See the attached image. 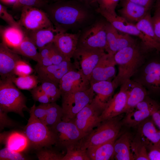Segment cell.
<instances>
[{
  "instance_id": "6da1fadb",
  "label": "cell",
  "mask_w": 160,
  "mask_h": 160,
  "mask_svg": "<svg viewBox=\"0 0 160 160\" xmlns=\"http://www.w3.org/2000/svg\"><path fill=\"white\" fill-rule=\"evenodd\" d=\"M43 8L58 32L81 31L94 22V13L96 12L93 7L73 0H58Z\"/></svg>"
},
{
  "instance_id": "7a4b0ae2",
  "label": "cell",
  "mask_w": 160,
  "mask_h": 160,
  "mask_svg": "<svg viewBox=\"0 0 160 160\" xmlns=\"http://www.w3.org/2000/svg\"><path fill=\"white\" fill-rule=\"evenodd\" d=\"M145 53L136 42L117 52L114 58L118 65L117 74L112 81L116 88L130 79L145 62Z\"/></svg>"
},
{
  "instance_id": "3957f363",
  "label": "cell",
  "mask_w": 160,
  "mask_h": 160,
  "mask_svg": "<svg viewBox=\"0 0 160 160\" xmlns=\"http://www.w3.org/2000/svg\"><path fill=\"white\" fill-rule=\"evenodd\" d=\"M121 123L118 116L103 121L88 134L78 143V146L82 150L98 145L118 137Z\"/></svg>"
},
{
  "instance_id": "277c9868",
  "label": "cell",
  "mask_w": 160,
  "mask_h": 160,
  "mask_svg": "<svg viewBox=\"0 0 160 160\" xmlns=\"http://www.w3.org/2000/svg\"><path fill=\"white\" fill-rule=\"evenodd\" d=\"M29 112L30 117L23 133L28 138L30 145L37 150L55 145V136L50 128L35 116L32 106Z\"/></svg>"
},
{
  "instance_id": "5b68a950",
  "label": "cell",
  "mask_w": 160,
  "mask_h": 160,
  "mask_svg": "<svg viewBox=\"0 0 160 160\" xmlns=\"http://www.w3.org/2000/svg\"><path fill=\"white\" fill-rule=\"evenodd\" d=\"M0 109L7 113L14 112L23 117V111L28 110L25 97L11 80H0Z\"/></svg>"
},
{
  "instance_id": "8992f818",
  "label": "cell",
  "mask_w": 160,
  "mask_h": 160,
  "mask_svg": "<svg viewBox=\"0 0 160 160\" xmlns=\"http://www.w3.org/2000/svg\"><path fill=\"white\" fill-rule=\"evenodd\" d=\"M131 79L141 84L148 92L160 94V59L145 60Z\"/></svg>"
},
{
  "instance_id": "52a82bcc",
  "label": "cell",
  "mask_w": 160,
  "mask_h": 160,
  "mask_svg": "<svg viewBox=\"0 0 160 160\" xmlns=\"http://www.w3.org/2000/svg\"><path fill=\"white\" fill-rule=\"evenodd\" d=\"M95 94L90 86L84 90L61 95L63 111L62 120L72 121L78 113L91 103Z\"/></svg>"
},
{
  "instance_id": "ba28073f",
  "label": "cell",
  "mask_w": 160,
  "mask_h": 160,
  "mask_svg": "<svg viewBox=\"0 0 160 160\" xmlns=\"http://www.w3.org/2000/svg\"><path fill=\"white\" fill-rule=\"evenodd\" d=\"M106 21L96 20L81 32L77 47L101 49L107 47Z\"/></svg>"
},
{
  "instance_id": "9c48e42d",
  "label": "cell",
  "mask_w": 160,
  "mask_h": 160,
  "mask_svg": "<svg viewBox=\"0 0 160 160\" xmlns=\"http://www.w3.org/2000/svg\"><path fill=\"white\" fill-rule=\"evenodd\" d=\"M101 49L77 47L72 57L76 68L90 81L91 73L106 53Z\"/></svg>"
},
{
  "instance_id": "30bf717a",
  "label": "cell",
  "mask_w": 160,
  "mask_h": 160,
  "mask_svg": "<svg viewBox=\"0 0 160 160\" xmlns=\"http://www.w3.org/2000/svg\"><path fill=\"white\" fill-rule=\"evenodd\" d=\"M55 137V145L60 148H65L77 143L85 136L72 121L61 120L55 125L49 127Z\"/></svg>"
},
{
  "instance_id": "8fae6325",
  "label": "cell",
  "mask_w": 160,
  "mask_h": 160,
  "mask_svg": "<svg viewBox=\"0 0 160 160\" xmlns=\"http://www.w3.org/2000/svg\"><path fill=\"white\" fill-rule=\"evenodd\" d=\"M96 11L104 17L118 31L138 37L141 41V46L145 53L151 51L148 42L144 34L137 28L135 24L128 22L121 16H114L105 10L98 7Z\"/></svg>"
},
{
  "instance_id": "7c38bea8",
  "label": "cell",
  "mask_w": 160,
  "mask_h": 160,
  "mask_svg": "<svg viewBox=\"0 0 160 160\" xmlns=\"http://www.w3.org/2000/svg\"><path fill=\"white\" fill-rule=\"evenodd\" d=\"M18 22L22 28L27 31L54 28L46 12L35 7L25 6L22 7Z\"/></svg>"
},
{
  "instance_id": "4fadbf2b",
  "label": "cell",
  "mask_w": 160,
  "mask_h": 160,
  "mask_svg": "<svg viewBox=\"0 0 160 160\" xmlns=\"http://www.w3.org/2000/svg\"><path fill=\"white\" fill-rule=\"evenodd\" d=\"M130 80L122 84L119 92L113 95L100 116V122L123 113L126 105Z\"/></svg>"
},
{
  "instance_id": "5bb4252c",
  "label": "cell",
  "mask_w": 160,
  "mask_h": 160,
  "mask_svg": "<svg viewBox=\"0 0 160 160\" xmlns=\"http://www.w3.org/2000/svg\"><path fill=\"white\" fill-rule=\"evenodd\" d=\"M101 111L92 102L76 115L72 122L85 136L101 122L99 117Z\"/></svg>"
},
{
  "instance_id": "9a60e30c",
  "label": "cell",
  "mask_w": 160,
  "mask_h": 160,
  "mask_svg": "<svg viewBox=\"0 0 160 160\" xmlns=\"http://www.w3.org/2000/svg\"><path fill=\"white\" fill-rule=\"evenodd\" d=\"M90 86L89 81L76 69L65 74L58 84L61 95L84 90L89 88Z\"/></svg>"
},
{
  "instance_id": "2e32d148",
  "label": "cell",
  "mask_w": 160,
  "mask_h": 160,
  "mask_svg": "<svg viewBox=\"0 0 160 160\" xmlns=\"http://www.w3.org/2000/svg\"><path fill=\"white\" fill-rule=\"evenodd\" d=\"M35 69L41 82L49 81L58 86L60 79L65 74L70 71L76 68L71 60L66 59L59 64L47 67L36 65Z\"/></svg>"
},
{
  "instance_id": "e0dca14e",
  "label": "cell",
  "mask_w": 160,
  "mask_h": 160,
  "mask_svg": "<svg viewBox=\"0 0 160 160\" xmlns=\"http://www.w3.org/2000/svg\"><path fill=\"white\" fill-rule=\"evenodd\" d=\"M116 64L114 55L106 53L100 58L93 69L90 77V83L103 81H112L116 76Z\"/></svg>"
},
{
  "instance_id": "ac0fdd59",
  "label": "cell",
  "mask_w": 160,
  "mask_h": 160,
  "mask_svg": "<svg viewBox=\"0 0 160 160\" xmlns=\"http://www.w3.org/2000/svg\"><path fill=\"white\" fill-rule=\"evenodd\" d=\"M18 54L4 42L0 44V75L2 80L12 79L15 77L14 70L17 62L21 59Z\"/></svg>"
},
{
  "instance_id": "d6986e66",
  "label": "cell",
  "mask_w": 160,
  "mask_h": 160,
  "mask_svg": "<svg viewBox=\"0 0 160 160\" xmlns=\"http://www.w3.org/2000/svg\"><path fill=\"white\" fill-rule=\"evenodd\" d=\"M81 31L76 33L58 32L53 43L59 51L68 60H71L77 48Z\"/></svg>"
},
{
  "instance_id": "ffe728a7",
  "label": "cell",
  "mask_w": 160,
  "mask_h": 160,
  "mask_svg": "<svg viewBox=\"0 0 160 160\" xmlns=\"http://www.w3.org/2000/svg\"><path fill=\"white\" fill-rule=\"evenodd\" d=\"M91 87L96 95L92 103L101 113L113 96L116 88L112 81H100L90 84Z\"/></svg>"
},
{
  "instance_id": "44dd1931",
  "label": "cell",
  "mask_w": 160,
  "mask_h": 160,
  "mask_svg": "<svg viewBox=\"0 0 160 160\" xmlns=\"http://www.w3.org/2000/svg\"><path fill=\"white\" fill-rule=\"evenodd\" d=\"M107 46L105 51L114 55L119 50L131 45L134 40L130 35L120 34L118 31L107 21L106 24Z\"/></svg>"
},
{
  "instance_id": "7402d4cb",
  "label": "cell",
  "mask_w": 160,
  "mask_h": 160,
  "mask_svg": "<svg viewBox=\"0 0 160 160\" xmlns=\"http://www.w3.org/2000/svg\"><path fill=\"white\" fill-rule=\"evenodd\" d=\"M138 126L139 135L146 147H160V130L157 129L153 121L147 119Z\"/></svg>"
},
{
  "instance_id": "603a6c76",
  "label": "cell",
  "mask_w": 160,
  "mask_h": 160,
  "mask_svg": "<svg viewBox=\"0 0 160 160\" xmlns=\"http://www.w3.org/2000/svg\"><path fill=\"white\" fill-rule=\"evenodd\" d=\"M121 8L118 10L121 17L129 22L137 23L150 11L151 9L126 0H120Z\"/></svg>"
},
{
  "instance_id": "cb8c5ba5",
  "label": "cell",
  "mask_w": 160,
  "mask_h": 160,
  "mask_svg": "<svg viewBox=\"0 0 160 160\" xmlns=\"http://www.w3.org/2000/svg\"><path fill=\"white\" fill-rule=\"evenodd\" d=\"M135 25L146 38L151 51L160 52V40L156 36L152 25L150 12L138 22Z\"/></svg>"
},
{
  "instance_id": "d4e9b609",
  "label": "cell",
  "mask_w": 160,
  "mask_h": 160,
  "mask_svg": "<svg viewBox=\"0 0 160 160\" xmlns=\"http://www.w3.org/2000/svg\"><path fill=\"white\" fill-rule=\"evenodd\" d=\"M24 31L26 36L31 40L39 50L52 42L56 34L58 32L55 28Z\"/></svg>"
},
{
  "instance_id": "484cf974",
  "label": "cell",
  "mask_w": 160,
  "mask_h": 160,
  "mask_svg": "<svg viewBox=\"0 0 160 160\" xmlns=\"http://www.w3.org/2000/svg\"><path fill=\"white\" fill-rule=\"evenodd\" d=\"M147 95L148 92L143 86L131 79L126 105L123 113L126 114L133 110Z\"/></svg>"
},
{
  "instance_id": "4316f807",
  "label": "cell",
  "mask_w": 160,
  "mask_h": 160,
  "mask_svg": "<svg viewBox=\"0 0 160 160\" xmlns=\"http://www.w3.org/2000/svg\"><path fill=\"white\" fill-rule=\"evenodd\" d=\"M0 142H4L6 147L16 152H22L28 148L30 143L23 133L12 132L8 134H0Z\"/></svg>"
},
{
  "instance_id": "83f0119b",
  "label": "cell",
  "mask_w": 160,
  "mask_h": 160,
  "mask_svg": "<svg viewBox=\"0 0 160 160\" xmlns=\"http://www.w3.org/2000/svg\"><path fill=\"white\" fill-rule=\"evenodd\" d=\"M117 139L88 148L87 154L90 160H109L114 159V144Z\"/></svg>"
},
{
  "instance_id": "f1b7e54d",
  "label": "cell",
  "mask_w": 160,
  "mask_h": 160,
  "mask_svg": "<svg viewBox=\"0 0 160 160\" xmlns=\"http://www.w3.org/2000/svg\"><path fill=\"white\" fill-rule=\"evenodd\" d=\"M131 138L126 132L116 139L114 144V159L116 160H134L131 150Z\"/></svg>"
},
{
  "instance_id": "f546056e",
  "label": "cell",
  "mask_w": 160,
  "mask_h": 160,
  "mask_svg": "<svg viewBox=\"0 0 160 160\" xmlns=\"http://www.w3.org/2000/svg\"><path fill=\"white\" fill-rule=\"evenodd\" d=\"M2 41L12 49L19 45L26 36L22 28L9 26L1 30Z\"/></svg>"
},
{
  "instance_id": "4dcf8cb0",
  "label": "cell",
  "mask_w": 160,
  "mask_h": 160,
  "mask_svg": "<svg viewBox=\"0 0 160 160\" xmlns=\"http://www.w3.org/2000/svg\"><path fill=\"white\" fill-rule=\"evenodd\" d=\"M37 48L31 40L26 36L20 44L12 49L18 54L30 58L38 63L40 59Z\"/></svg>"
},
{
  "instance_id": "1f68e13d",
  "label": "cell",
  "mask_w": 160,
  "mask_h": 160,
  "mask_svg": "<svg viewBox=\"0 0 160 160\" xmlns=\"http://www.w3.org/2000/svg\"><path fill=\"white\" fill-rule=\"evenodd\" d=\"M155 112L149 110H134L126 114L123 120V123L129 127L138 126L149 117L152 116Z\"/></svg>"
},
{
  "instance_id": "d6a6232c",
  "label": "cell",
  "mask_w": 160,
  "mask_h": 160,
  "mask_svg": "<svg viewBox=\"0 0 160 160\" xmlns=\"http://www.w3.org/2000/svg\"><path fill=\"white\" fill-rule=\"evenodd\" d=\"M63 116L62 107L56 102H52L49 103L47 114L41 121L48 127H51L61 121Z\"/></svg>"
},
{
  "instance_id": "836d02e7",
  "label": "cell",
  "mask_w": 160,
  "mask_h": 160,
  "mask_svg": "<svg viewBox=\"0 0 160 160\" xmlns=\"http://www.w3.org/2000/svg\"><path fill=\"white\" fill-rule=\"evenodd\" d=\"M131 150L134 160H149L146 147L139 135L131 140Z\"/></svg>"
},
{
  "instance_id": "e575fe53",
  "label": "cell",
  "mask_w": 160,
  "mask_h": 160,
  "mask_svg": "<svg viewBox=\"0 0 160 160\" xmlns=\"http://www.w3.org/2000/svg\"><path fill=\"white\" fill-rule=\"evenodd\" d=\"M12 81L18 88L23 90L33 89L37 86L39 81L38 77L33 75L15 77Z\"/></svg>"
},
{
  "instance_id": "d590c367",
  "label": "cell",
  "mask_w": 160,
  "mask_h": 160,
  "mask_svg": "<svg viewBox=\"0 0 160 160\" xmlns=\"http://www.w3.org/2000/svg\"><path fill=\"white\" fill-rule=\"evenodd\" d=\"M66 154L62 160H90L86 150H82L77 145V143L67 147Z\"/></svg>"
},
{
  "instance_id": "8d00e7d4",
  "label": "cell",
  "mask_w": 160,
  "mask_h": 160,
  "mask_svg": "<svg viewBox=\"0 0 160 160\" xmlns=\"http://www.w3.org/2000/svg\"><path fill=\"white\" fill-rule=\"evenodd\" d=\"M39 86L43 92L51 100L52 102H56L61 96V91L58 86L49 81H41Z\"/></svg>"
},
{
  "instance_id": "74e56055",
  "label": "cell",
  "mask_w": 160,
  "mask_h": 160,
  "mask_svg": "<svg viewBox=\"0 0 160 160\" xmlns=\"http://www.w3.org/2000/svg\"><path fill=\"white\" fill-rule=\"evenodd\" d=\"M39 160H62L64 155L55 150L42 148L36 153Z\"/></svg>"
},
{
  "instance_id": "f35d334b",
  "label": "cell",
  "mask_w": 160,
  "mask_h": 160,
  "mask_svg": "<svg viewBox=\"0 0 160 160\" xmlns=\"http://www.w3.org/2000/svg\"><path fill=\"white\" fill-rule=\"evenodd\" d=\"M28 158L21 152L15 151L6 147L0 150V160H24Z\"/></svg>"
},
{
  "instance_id": "ab89813d",
  "label": "cell",
  "mask_w": 160,
  "mask_h": 160,
  "mask_svg": "<svg viewBox=\"0 0 160 160\" xmlns=\"http://www.w3.org/2000/svg\"><path fill=\"white\" fill-rule=\"evenodd\" d=\"M160 109L159 105L147 95L142 101L137 105L134 110H149L156 112L159 110Z\"/></svg>"
},
{
  "instance_id": "60d3db41",
  "label": "cell",
  "mask_w": 160,
  "mask_h": 160,
  "mask_svg": "<svg viewBox=\"0 0 160 160\" xmlns=\"http://www.w3.org/2000/svg\"><path fill=\"white\" fill-rule=\"evenodd\" d=\"M14 72L15 75L25 76L31 75L33 72V69L27 62L21 59L16 63Z\"/></svg>"
},
{
  "instance_id": "b9f144b4",
  "label": "cell",
  "mask_w": 160,
  "mask_h": 160,
  "mask_svg": "<svg viewBox=\"0 0 160 160\" xmlns=\"http://www.w3.org/2000/svg\"><path fill=\"white\" fill-rule=\"evenodd\" d=\"M48 3L46 0H18L13 5V8H22L27 6L43 8Z\"/></svg>"
},
{
  "instance_id": "7bdbcfd3",
  "label": "cell",
  "mask_w": 160,
  "mask_h": 160,
  "mask_svg": "<svg viewBox=\"0 0 160 160\" xmlns=\"http://www.w3.org/2000/svg\"><path fill=\"white\" fill-rule=\"evenodd\" d=\"M31 93L33 99L41 103L52 102L49 97L43 92L39 86L32 89Z\"/></svg>"
},
{
  "instance_id": "ee69618b",
  "label": "cell",
  "mask_w": 160,
  "mask_h": 160,
  "mask_svg": "<svg viewBox=\"0 0 160 160\" xmlns=\"http://www.w3.org/2000/svg\"><path fill=\"white\" fill-rule=\"evenodd\" d=\"M0 17L10 26L22 28L18 22L14 19L12 15L7 12L6 8L1 4H0Z\"/></svg>"
},
{
  "instance_id": "f6af8a7d",
  "label": "cell",
  "mask_w": 160,
  "mask_h": 160,
  "mask_svg": "<svg viewBox=\"0 0 160 160\" xmlns=\"http://www.w3.org/2000/svg\"><path fill=\"white\" fill-rule=\"evenodd\" d=\"M17 124L7 115V113L0 109V129L1 131L5 128L16 126Z\"/></svg>"
},
{
  "instance_id": "bcb514c9",
  "label": "cell",
  "mask_w": 160,
  "mask_h": 160,
  "mask_svg": "<svg viewBox=\"0 0 160 160\" xmlns=\"http://www.w3.org/2000/svg\"><path fill=\"white\" fill-rule=\"evenodd\" d=\"M48 104L41 103L37 106L34 104L32 106L34 115L40 121L42 120L47 114Z\"/></svg>"
},
{
  "instance_id": "7dc6e473",
  "label": "cell",
  "mask_w": 160,
  "mask_h": 160,
  "mask_svg": "<svg viewBox=\"0 0 160 160\" xmlns=\"http://www.w3.org/2000/svg\"><path fill=\"white\" fill-rule=\"evenodd\" d=\"M49 57L53 64H59L63 61L66 59L57 49L53 43Z\"/></svg>"
},
{
  "instance_id": "c3c4849f",
  "label": "cell",
  "mask_w": 160,
  "mask_h": 160,
  "mask_svg": "<svg viewBox=\"0 0 160 160\" xmlns=\"http://www.w3.org/2000/svg\"><path fill=\"white\" fill-rule=\"evenodd\" d=\"M151 21L155 33L160 40V13L154 12Z\"/></svg>"
},
{
  "instance_id": "681fc988",
  "label": "cell",
  "mask_w": 160,
  "mask_h": 160,
  "mask_svg": "<svg viewBox=\"0 0 160 160\" xmlns=\"http://www.w3.org/2000/svg\"><path fill=\"white\" fill-rule=\"evenodd\" d=\"M120 1V0H108L105 8L102 9L105 10L113 15L117 16L115 9Z\"/></svg>"
},
{
  "instance_id": "f907efd6",
  "label": "cell",
  "mask_w": 160,
  "mask_h": 160,
  "mask_svg": "<svg viewBox=\"0 0 160 160\" xmlns=\"http://www.w3.org/2000/svg\"><path fill=\"white\" fill-rule=\"evenodd\" d=\"M52 43H49L39 50L40 61L43 58L49 57Z\"/></svg>"
},
{
  "instance_id": "816d5d0a",
  "label": "cell",
  "mask_w": 160,
  "mask_h": 160,
  "mask_svg": "<svg viewBox=\"0 0 160 160\" xmlns=\"http://www.w3.org/2000/svg\"><path fill=\"white\" fill-rule=\"evenodd\" d=\"M148 155L149 160H160V147L151 148Z\"/></svg>"
},
{
  "instance_id": "f5cc1de1",
  "label": "cell",
  "mask_w": 160,
  "mask_h": 160,
  "mask_svg": "<svg viewBox=\"0 0 160 160\" xmlns=\"http://www.w3.org/2000/svg\"><path fill=\"white\" fill-rule=\"evenodd\" d=\"M139 5L151 9L154 0H126Z\"/></svg>"
},
{
  "instance_id": "db71d44e",
  "label": "cell",
  "mask_w": 160,
  "mask_h": 160,
  "mask_svg": "<svg viewBox=\"0 0 160 160\" xmlns=\"http://www.w3.org/2000/svg\"><path fill=\"white\" fill-rule=\"evenodd\" d=\"M50 57L43 58L37 63L36 66L39 67H45L53 65Z\"/></svg>"
},
{
  "instance_id": "11a10c76",
  "label": "cell",
  "mask_w": 160,
  "mask_h": 160,
  "mask_svg": "<svg viewBox=\"0 0 160 160\" xmlns=\"http://www.w3.org/2000/svg\"><path fill=\"white\" fill-rule=\"evenodd\" d=\"M151 116L153 122L160 130V110L154 113Z\"/></svg>"
},
{
  "instance_id": "9f6ffc18",
  "label": "cell",
  "mask_w": 160,
  "mask_h": 160,
  "mask_svg": "<svg viewBox=\"0 0 160 160\" xmlns=\"http://www.w3.org/2000/svg\"><path fill=\"white\" fill-rule=\"evenodd\" d=\"M78 1L90 5L95 9L98 7V5L96 2L95 0H73Z\"/></svg>"
},
{
  "instance_id": "6f0895ef",
  "label": "cell",
  "mask_w": 160,
  "mask_h": 160,
  "mask_svg": "<svg viewBox=\"0 0 160 160\" xmlns=\"http://www.w3.org/2000/svg\"><path fill=\"white\" fill-rule=\"evenodd\" d=\"M108 0H95L96 2L98 5V8L104 9L106 4Z\"/></svg>"
},
{
  "instance_id": "680465c9",
  "label": "cell",
  "mask_w": 160,
  "mask_h": 160,
  "mask_svg": "<svg viewBox=\"0 0 160 160\" xmlns=\"http://www.w3.org/2000/svg\"><path fill=\"white\" fill-rule=\"evenodd\" d=\"M155 12L160 13V0H156Z\"/></svg>"
},
{
  "instance_id": "91938a15",
  "label": "cell",
  "mask_w": 160,
  "mask_h": 160,
  "mask_svg": "<svg viewBox=\"0 0 160 160\" xmlns=\"http://www.w3.org/2000/svg\"><path fill=\"white\" fill-rule=\"evenodd\" d=\"M18 0H1L4 2L10 4H13V5L16 3Z\"/></svg>"
},
{
  "instance_id": "94428289",
  "label": "cell",
  "mask_w": 160,
  "mask_h": 160,
  "mask_svg": "<svg viewBox=\"0 0 160 160\" xmlns=\"http://www.w3.org/2000/svg\"><path fill=\"white\" fill-rule=\"evenodd\" d=\"M49 3H51L53 2H54L55 1H58V0H46Z\"/></svg>"
},
{
  "instance_id": "6125c7cd",
  "label": "cell",
  "mask_w": 160,
  "mask_h": 160,
  "mask_svg": "<svg viewBox=\"0 0 160 160\" xmlns=\"http://www.w3.org/2000/svg\"></svg>"
}]
</instances>
